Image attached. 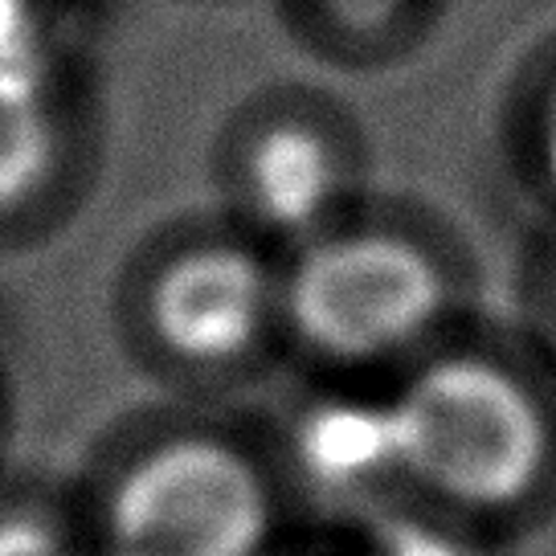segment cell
Instances as JSON below:
<instances>
[{"mask_svg":"<svg viewBox=\"0 0 556 556\" xmlns=\"http://www.w3.org/2000/svg\"><path fill=\"white\" fill-rule=\"evenodd\" d=\"M401 483L454 511H511L540 486L553 430L536 393L486 356H438L389 397Z\"/></svg>","mask_w":556,"mask_h":556,"instance_id":"obj_1","label":"cell"},{"mask_svg":"<svg viewBox=\"0 0 556 556\" xmlns=\"http://www.w3.org/2000/svg\"><path fill=\"white\" fill-rule=\"evenodd\" d=\"M58 66H0V222L25 217L66 168Z\"/></svg>","mask_w":556,"mask_h":556,"instance_id":"obj_7","label":"cell"},{"mask_svg":"<svg viewBox=\"0 0 556 556\" xmlns=\"http://www.w3.org/2000/svg\"><path fill=\"white\" fill-rule=\"evenodd\" d=\"M372 556H479L458 528L442 520H426L414 511H389L368 532Z\"/></svg>","mask_w":556,"mask_h":556,"instance_id":"obj_9","label":"cell"},{"mask_svg":"<svg viewBox=\"0 0 556 556\" xmlns=\"http://www.w3.org/2000/svg\"><path fill=\"white\" fill-rule=\"evenodd\" d=\"M336 17H344L348 25H377L397 13L401 0H324Z\"/></svg>","mask_w":556,"mask_h":556,"instance_id":"obj_11","label":"cell"},{"mask_svg":"<svg viewBox=\"0 0 556 556\" xmlns=\"http://www.w3.org/2000/svg\"><path fill=\"white\" fill-rule=\"evenodd\" d=\"M536 152H540V168H544V180H548V185H553V192H556V83H553V90H548L544 106H540Z\"/></svg>","mask_w":556,"mask_h":556,"instance_id":"obj_10","label":"cell"},{"mask_svg":"<svg viewBox=\"0 0 556 556\" xmlns=\"http://www.w3.org/2000/svg\"><path fill=\"white\" fill-rule=\"evenodd\" d=\"M94 556H262L275 486L242 442L173 426L123 451L87 520Z\"/></svg>","mask_w":556,"mask_h":556,"instance_id":"obj_2","label":"cell"},{"mask_svg":"<svg viewBox=\"0 0 556 556\" xmlns=\"http://www.w3.org/2000/svg\"><path fill=\"white\" fill-rule=\"evenodd\" d=\"M295 479L328 504H372L401 483L389 397H319L299 409L287 438Z\"/></svg>","mask_w":556,"mask_h":556,"instance_id":"obj_6","label":"cell"},{"mask_svg":"<svg viewBox=\"0 0 556 556\" xmlns=\"http://www.w3.org/2000/svg\"><path fill=\"white\" fill-rule=\"evenodd\" d=\"M348 192L340 148L307 119H270L242 143L238 197L250 226L299 245L336 229Z\"/></svg>","mask_w":556,"mask_h":556,"instance_id":"obj_5","label":"cell"},{"mask_svg":"<svg viewBox=\"0 0 556 556\" xmlns=\"http://www.w3.org/2000/svg\"><path fill=\"white\" fill-rule=\"evenodd\" d=\"M136 315L160 361L222 372L282 324V270L245 238H189L148 266Z\"/></svg>","mask_w":556,"mask_h":556,"instance_id":"obj_4","label":"cell"},{"mask_svg":"<svg viewBox=\"0 0 556 556\" xmlns=\"http://www.w3.org/2000/svg\"><path fill=\"white\" fill-rule=\"evenodd\" d=\"M0 556H94L83 523L46 504H0Z\"/></svg>","mask_w":556,"mask_h":556,"instance_id":"obj_8","label":"cell"},{"mask_svg":"<svg viewBox=\"0 0 556 556\" xmlns=\"http://www.w3.org/2000/svg\"><path fill=\"white\" fill-rule=\"evenodd\" d=\"M442 307L438 262L384 229H328L282 270V328L328 365L393 361L434 331Z\"/></svg>","mask_w":556,"mask_h":556,"instance_id":"obj_3","label":"cell"}]
</instances>
